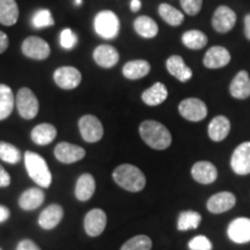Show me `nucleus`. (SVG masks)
<instances>
[{"label":"nucleus","mask_w":250,"mask_h":250,"mask_svg":"<svg viewBox=\"0 0 250 250\" xmlns=\"http://www.w3.org/2000/svg\"><path fill=\"white\" fill-rule=\"evenodd\" d=\"M139 133L146 145L153 149L164 151L171 145L170 131L160 122L147 120L144 121L139 126Z\"/></svg>","instance_id":"obj_1"},{"label":"nucleus","mask_w":250,"mask_h":250,"mask_svg":"<svg viewBox=\"0 0 250 250\" xmlns=\"http://www.w3.org/2000/svg\"><path fill=\"white\" fill-rule=\"evenodd\" d=\"M112 179L124 190L130 192H139L146 186V177L138 167L124 164L116 167L112 173Z\"/></svg>","instance_id":"obj_2"},{"label":"nucleus","mask_w":250,"mask_h":250,"mask_svg":"<svg viewBox=\"0 0 250 250\" xmlns=\"http://www.w3.org/2000/svg\"><path fill=\"white\" fill-rule=\"evenodd\" d=\"M24 165H26L28 175L37 186L42 188L50 187L52 182V175L48 164L42 156L35 152L27 151L24 153Z\"/></svg>","instance_id":"obj_3"},{"label":"nucleus","mask_w":250,"mask_h":250,"mask_svg":"<svg viewBox=\"0 0 250 250\" xmlns=\"http://www.w3.org/2000/svg\"><path fill=\"white\" fill-rule=\"evenodd\" d=\"M120 20L112 11H101L94 19V29L99 36L105 40L115 39L120 34Z\"/></svg>","instance_id":"obj_4"},{"label":"nucleus","mask_w":250,"mask_h":250,"mask_svg":"<svg viewBox=\"0 0 250 250\" xmlns=\"http://www.w3.org/2000/svg\"><path fill=\"white\" fill-rule=\"evenodd\" d=\"M15 104H17L20 116L24 120H33L39 114V100L33 93V90L27 87H23L19 90L17 99H15Z\"/></svg>","instance_id":"obj_5"},{"label":"nucleus","mask_w":250,"mask_h":250,"mask_svg":"<svg viewBox=\"0 0 250 250\" xmlns=\"http://www.w3.org/2000/svg\"><path fill=\"white\" fill-rule=\"evenodd\" d=\"M179 112L184 120L190 122H201L208 116V107L201 99H184L179 104Z\"/></svg>","instance_id":"obj_6"},{"label":"nucleus","mask_w":250,"mask_h":250,"mask_svg":"<svg viewBox=\"0 0 250 250\" xmlns=\"http://www.w3.org/2000/svg\"><path fill=\"white\" fill-rule=\"evenodd\" d=\"M79 130L83 139L87 143H98L104 133L101 121L94 115H85L80 118Z\"/></svg>","instance_id":"obj_7"},{"label":"nucleus","mask_w":250,"mask_h":250,"mask_svg":"<svg viewBox=\"0 0 250 250\" xmlns=\"http://www.w3.org/2000/svg\"><path fill=\"white\" fill-rule=\"evenodd\" d=\"M22 54L28 58L35 59V61H44L50 56L51 49L44 40L37 36H29L23 41Z\"/></svg>","instance_id":"obj_8"},{"label":"nucleus","mask_w":250,"mask_h":250,"mask_svg":"<svg viewBox=\"0 0 250 250\" xmlns=\"http://www.w3.org/2000/svg\"><path fill=\"white\" fill-rule=\"evenodd\" d=\"M236 23V14L228 6H219L212 17V27L219 34H227Z\"/></svg>","instance_id":"obj_9"},{"label":"nucleus","mask_w":250,"mask_h":250,"mask_svg":"<svg viewBox=\"0 0 250 250\" xmlns=\"http://www.w3.org/2000/svg\"><path fill=\"white\" fill-rule=\"evenodd\" d=\"M230 167L236 175L250 174V142L240 144L230 158Z\"/></svg>","instance_id":"obj_10"},{"label":"nucleus","mask_w":250,"mask_h":250,"mask_svg":"<svg viewBox=\"0 0 250 250\" xmlns=\"http://www.w3.org/2000/svg\"><path fill=\"white\" fill-rule=\"evenodd\" d=\"M54 80L56 85L62 89L71 90L80 85L81 73L73 66H62L55 71Z\"/></svg>","instance_id":"obj_11"},{"label":"nucleus","mask_w":250,"mask_h":250,"mask_svg":"<svg viewBox=\"0 0 250 250\" xmlns=\"http://www.w3.org/2000/svg\"><path fill=\"white\" fill-rule=\"evenodd\" d=\"M107 226V214L101 208H93L86 214L83 227L89 236L96 237L101 235Z\"/></svg>","instance_id":"obj_12"},{"label":"nucleus","mask_w":250,"mask_h":250,"mask_svg":"<svg viewBox=\"0 0 250 250\" xmlns=\"http://www.w3.org/2000/svg\"><path fill=\"white\" fill-rule=\"evenodd\" d=\"M230 62V54L225 46L215 45L206 51L203 64L210 70H217L227 66Z\"/></svg>","instance_id":"obj_13"},{"label":"nucleus","mask_w":250,"mask_h":250,"mask_svg":"<svg viewBox=\"0 0 250 250\" xmlns=\"http://www.w3.org/2000/svg\"><path fill=\"white\" fill-rule=\"evenodd\" d=\"M85 149L70 143H59L55 147V156L62 164H74L85 158Z\"/></svg>","instance_id":"obj_14"},{"label":"nucleus","mask_w":250,"mask_h":250,"mask_svg":"<svg viewBox=\"0 0 250 250\" xmlns=\"http://www.w3.org/2000/svg\"><path fill=\"white\" fill-rule=\"evenodd\" d=\"M236 204V198L232 192L223 191L211 196L206 203V208L211 213L220 214L232 210Z\"/></svg>","instance_id":"obj_15"},{"label":"nucleus","mask_w":250,"mask_h":250,"mask_svg":"<svg viewBox=\"0 0 250 250\" xmlns=\"http://www.w3.org/2000/svg\"><path fill=\"white\" fill-rule=\"evenodd\" d=\"M228 237L235 243H248L250 242V219L249 218H236L227 228Z\"/></svg>","instance_id":"obj_16"},{"label":"nucleus","mask_w":250,"mask_h":250,"mask_svg":"<svg viewBox=\"0 0 250 250\" xmlns=\"http://www.w3.org/2000/svg\"><path fill=\"white\" fill-rule=\"evenodd\" d=\"M191 175L196 182L208 186L215 182L218 177V170L210 161H198L192 166Z\"/></svg>","instance_id":"obj_17"},{"label":"nucleus","mask_w":250,"mask_h":250,"mask_svg":"<svg viewBox=\"0 0 250 250\" xmlns=\"http://www.w3.org/2000/svg\"><path fill=\"white\" fill-rule=\"evenodd\" d=\"M166 68L180 83H188L192 78V71L179 55H173L166 61Z\"/></svg>","instance_id":"obj_18"},{"label":"nucleus","mask_w":250,"mask_h":250,"mask_svg":"<svg viewBox=\"0 0 250 250\" xmlns=\"http://www.w3.org/2000/svg\"><path fill=\"white\" fill-rule=\"evenodd\" d=\"M93 58L99 66L103 68H111L120 61V54L117 49L109 44L96 46L93 52Z\"/></svg>","instance_id":"obj_19"},{"label":"nucleus","mask_w":250,"mask_h":250,"mask_svg":"<svg viewBox=\"0 0 250 250\" xmlns=\"http://www.w3.org/2000/svg\"><path fill=\"white\" fill-rule=\"evenodd\" d=\"M230 96L237 100H246L250 98V77L248 72L242 70L237 72L229 85Z\"/></svg>","instance_id":"obj_20"},{"label":"nucleus","mask_w":250,"mask_h":250,"mask_svg":"<svg viewBox=\"0 0 250 250\" xmlns=\"http://www.w3.org/2000/svg\"><path fill=\"white\" fill-rule=\"evenodd\" d=\"M62 215H64V210H62V206L58 204H51L41 212L39 225L43 229H54L62 221Z\"/></svg>","instance_id":"obj_21"},{"label":"nucleus","mask_w":250,"mask_h":250,"mask_svg":"<svg viewBox=\"0 0 250 250\" xmlns=\"http://www.w3.org/2000/svg\"><path fill=\"white\" fill-rule=\"evenodd\" d=\"M230 131V122L226 116L214 117L213 120L210 122L208 127V133L211 140L213 142H223L226 139V137L229 134Z\"/></svg>","instance_id":"obj_22"},{"label":"nucleus","mask_w":250,"mask_h":250,"mask_svg":"<svg viewBox=\"0 0 250 250\" xmlns=\"http://www.w3.org/2000/svg\"><path fill=\"white\" fill-rule=\"evenodd\" d=\"M31 140L40 146L49 145L57 137V129L52 124L42 123L36 125L31 131Z\"/></svg>","instance_id":"obj_23"},{"label":"nucleus","mask_w":250,"mask_h":250,"mask_svg":"<svg viewBox=\"0 0 250 250\" xmlns=\"http://www.w3.org/2000/svg\"><path fill=\"white\" fill-rule=\"evenodd\" d=\"M151 71V64L144 59L127 62L123 66V76L129 80H138L146 77Z\"/></svg>","instance_id":"obj_24"},{"label":"nucleus","mask_w":250,"mask_h":250,"mask_svg":"<svg viewBox=\"0 0 250 250\" xmlns=\"http://www.w3.org/2000/svg\"><path fill=\"white\" fill-rule=\"evenodd\" d=\"M168 98V89L162 83H155L142 94V100L149 107L162 104Z\"/></svg>","instance_id":"obj_25"},{"label":"nucleus","mask_w":250,"mask_h":250,"mask_svg":"<svg viewBox=\"0 0 250 250\" xmlns=\"http://www.w3.org/2000/svg\"><path fill=\"white\" fill-rule=\"evenodd\" d=\"M44 192L39 188H30L19 198V205L22 210L33 211L40 208L44 202Z\"/></svg>","instance_id":"obj_26"},{"label":"nucleus","mask_w":250,"mask_h":250,"mask_svg":"<svg viewBox=\"0 0 250 250\" xmlns=\"http://www.w3.org/2000/svg\"><path fill=\"white\" fill-rule=\"evenodd\" d=\"M94 192H95V180H94L93 175L86 173L79 176L76 184V191H74L78 201H89Z\"/></svg>","instance_id":"obj_27"},{"label":"nucleus","mask_w":250,"mask_h":250,"mask_svg":"<svg viewBox=\"0 0 250 250\" xmlns=\"http://www.w3.org/2000/svg\"><path fill=\"white\" fill-rule=\"evenodd\" d=\"M133 27L136 33L144 39H153L159 33L158 23L152 18L146 17V15L137 18L133 22Z\"/></svg>","instance_id":"obj_28"},{"label":"nucleus","mask_w":250,"mask_h":250,"mask_svg":"<svg viewBox=\"0 0 250 250\" xmlns=\"http://www.w3.org/2000/svg\"><path fill=\"white\" fill-rule=\"evenodd\" d=\"M19 19V7L15 0H0V23L13 26Z\"/></svg>","instance_id":"obj_29"},{"label":"nucleus","mask_w":250,"mask_h":250,"mask_svg":"<svg viewBox=\"0 0 250 250\" xmlns=\"http://www.w3.org/2000/svg\"><path fill=\"white\" fill-rule=\"evenodd\" d=\"M14 103V94L11 87L0 83V121L6 120L12 114Z\"/></svg>","instance_id":"obj_30"},{"label":"nucleus","mask_w":250,"mask_h":250,"mask_svg":"<svg viewBox=\"0 0 250 250\" xmlns=\"http://www.w3.org/2000/svg\"><path fill=\"white\" fill-rule=\"evenodd\" d=\"M158 12L162 20L171 27H179L183 23L184 14L180 9L175 8L174 6L164 2V4H160V6H159Z\"/></svg>","instance_id":"obj_31"},{"label":"nucleus","mask_w":250,"mask_h":250,"mask_svg":"<svg viewBox=\"0 0 250 250\" xmlns=\"http://www.w3.org/2000/svg\"><path fill=\"white\" fill-rule=\"evenodd\" d=\"M182 43L188 49L201 50L208 44V36L201 30H188L182 35Z\"/></svg>","instance_id":"obj_32"},{"label":"nucleus","mask_w":250,"mask_h":250,"mask_svg":"<svg viewBox=\"0 0 250 250\" xmlns=\"http://www.w3.org/2000/svg\"><path fill=\"white\" fill-rule=\"evenodd\" d=\"M202 223V215L196 211H183L177 218V229L180 232L196 229Z\"/></svg>","instance_id":"obj_33"},{"label":"nucleus","mask_w":250,"mask_h":250,"mask_svg":"<svg viewBox=\"0 0 250 250\" xmlns=\"http://www.w3.org/2000/svg\"><path fill=\"white\" fill-rule=\"evenodd\" d=\"M0 159L7 164L17 165L21 160V153L12 144L0 142Z\"/></svg>","instance_id":"obj_34"},{"label":"nucleus","mask_w":250,"mask_h":250,"mask_svg":"<svg viewBox=\"0 0 250 250\" xmlns=\"http://www.w3.org/2000/svg\"><path fill=\"white\" fill-rule=\"evenodd\" d=\"M152 240L147 235H137L127 240L121 250H151Z\"/></svg>","instance_id":"obj_35"},{"label":"nucleus","mask_w":250,"mask_h":250,"mask_svg":"<svg viewBox=\"0 0 250 250\" xmlns=\"http://www.w3.org/2000/svg\"><path fill=\"white\" fill-rule=\"evenodd\" d=\"M31 23H33V26L35 28H44L54 26L55 21L54 19H52L51 12L46 8H42L39 9V11L34 14Z\"/></svg>","instance_id":"obj_36"},{"label":"nucleus","mask_w":250,"mask_h":250,"mask_svg":"<svg viewBox=\"0 0 250 250\" xmlns=\"http://www.w3.org/2000/svg\"><path fill=\"white\" fill-rule=\"evenodd\" d=\"M190 250H212L213 246L212 242L208 240V237L205 235H197L191 239L188 243Z\"/></svg>","instance_id":"obj_37"},{"label":"nucleus","mask_w":250,"mask_h":250,"mask_svg":"<svg viewBox=\"0 0 250 250\" xmlns=\"http://www.w3.org/2000/svg\"><path fill=\"white\" fill-rule=\"evenodd\" d=\"M180 4L186 14L190 15V17H195L201 12L203 0H180Z\"/></svg>","instance_id":"obj_38"},{"label":"nucleus","mask_w":250,"mask_h":250,"mask_svg":"<svg viewBox=\"0 0 250 250\" xmlns=\"http://www.w3.org/2000/svg\"><path fill=\"white\" fill-rule=\"evenodd\" d=\"M78 43V37L76 34L72 31L70 28H66L62 31L61 34V45L64 49L66 50H71L73 49L74 46L77 45Z\"/></svg>","instance_id":"obj_39"},{"label":"nucleus","mask_w":250,"mask_h":250,"mask_svg":"<svg viewBox=\"0 0 250 250\" xmlns=\"http://www.w3.org/2000/svg\"><path fill=\"white\" fill-rule=\"evenodd\" d=\"M17 250H41V249L35 242H33L31 240L26 239V240H22V241H20V243H19L17 247Z\"/></svg>","instance_id":"obj_40"},{"label":"nucleus","mask_w":250,"mask_h":250,"mask_svg":"<svg viewBox=\"0 0 250 250\" xmlns=\"http://www.w3.org/2000/svg\"><path fill=\"white\" fill-rule=\"evenodd\" d=\"M9 184H11V176L5 170V168L0 165V188L8 187Z\"/></svg>","instance_id":"obj_41"},{"label":"nucleus","mask_w":250,"mask_h":250,"mask_svg":"<svg viewBox=\"0 0 250 250\" xmlns=\"http://www.w3.org/2000/svg\"><path fill=\"white\" fill-rule=\"evenodd\" d=\"M9 41H8V36L6 35L4 31L0 30V54L5 52L8 48Z\"/></svg>","instance_id":"obj_42"},{"label":"nucleus","mask_w":250,"mask_h":250,"mask_svg":"<svg viewBox=\"0 0 250 250\" xmlns=\"http://www.w3.org/2000/svg\"><path fill=\"white\" fill-rule=\"evenodd\" d=\"M9 218V210L6 206L0 205V223H4Z\"/></svg>","instance_id":"obj_43"},{"label":"nucleus","mask_w":250,"mask_h":250,"mask_svg":"<svg viewBox=\"0 0 250 250\" xmlns=\"http://www.w3.org/2000/svg\"><path fill=\"white\" fill-rule=\"evenodd\" d=\"M245 35L250 41V13L245 17Z\"/></svg>","instance_id":"obj_44"},{"label":"nucleus","mask_w":250,"mask_h":250,"mask_svg":"<svg viewBox=\"0 0 250 250\" xmlns=\"http://www.w3.org/2000/svg\"><path fill=\"white\" fill-rule=\"evenodd\" d=\"M130 7L132 12H138L140 7H142V1L140 0H131Z\"/></svg>","instance_id":"obj_45"},{"label":"nucleus","mask_w":250,"mask_h":250,"mask_svg":"<svg viewBox=\"0 0 250 250\" xmlns=\"http://www.w3.org/2000/svg\"><path fill=\"white\" fill-rule=\"evenodd\" d=\"M74 4H76V6L83 5V0H74Z\"/></svg>","instance_id":"obj_46"},{"label":"nucleus","mask_w":250,"mask_h":250,"mask_svg":"<svg viewBox=\"0 0 250 250\" xmlns=\"http://www.w3.org/2000/svg\"><path fill=\"white\" fill-rule=\"evenodd\" d=\"M0 250H2V249H1V248H0Z\"/></svg>","instance_id":"obj_47"}]
</instances>
